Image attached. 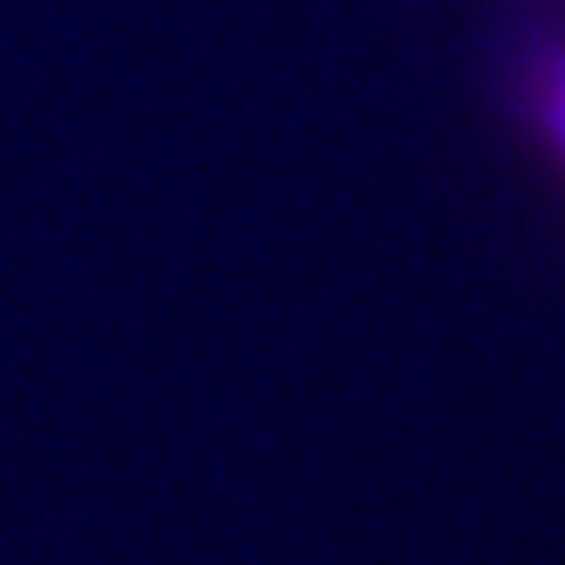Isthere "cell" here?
I'll return each instance as SVG.
<instances>
[{
    "instance_id": "1",
    "label": "cell",
    "mask_w": 565,
    "mask_h": 565,
    "mask_svg": "<svg viewBox=\"0 0 565 565\" xmlns=\"http://www.w3.org/2000/svg\"><path fill=\"white\" fill-rule=\"evenodd\" d=\"M545 121L555 131V141L565 147V53L550 63V74H545Z\"/></svg>"
}]
</instances>
